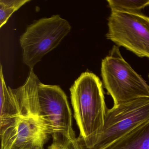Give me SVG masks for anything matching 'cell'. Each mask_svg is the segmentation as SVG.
<instances>
[{
	"label": "cell",
	"instance_id": "6da1fadb",
	"mask_svg": "<svg viewBox=\"0 0 149 149\" xmlns=\"http://www.w3.org/2000/svg\"><path fill=\"white\" fill-rule=\"evenodd\" d=\"M70 90L79 136L87 138L95 134L102 128L108 109L102 81L95 74L87 71Z\"/></svg>",
	"mask_w": 149,
	"mask_h": 149
},
{
	"label": "cell",
	"instance_id": "7a4b0ae2",
	"mask_svg": "<svg viewBox=\"0 0 149 149\" xmlns=\"http://www.w3.org/2000/svg\"><path fill=\"white\" fill-rule=\"evenodd\" d=\"M149 121V98L135 99L108 109L101 130L77 140L81 149H105Z\"/></svg>",
	"mask_w": 149,
	"mask_h": 149
},
{
	"label": "cell",
	"instance_id": "3957f363",
	"mask_svg": "<svg viewBox=\"0 0 149 149\" xmlns=\"http://www.w3.org/2000/svg\"><path fill=\"white\" fill-rule=\"evenodd\" d=\"M101 76L113 106L149 98V85L123 58L118 46H113L102 61Z\"/></svg>",
	"mask_w": 149,
	"mask_h": 149
},
{
	"label": "cell",
	"instance_id": "277c9868",
	"mask_svg": "<svg viewBox=\"0 0 149 149\" xmlns=\"http://www.w3.org/2000/svg\"><path fill=\"white\" fill-rule=\"evenodd\" d=\"M71 29L69 22L58 15L40 19L29 26L20 39L24 63L33 70L60 44Z\"/></svg>",
	"mask_w": 149,
	"mask_h": 149
},
{
	"label": "cell",
	"instance_id": "5b68a950",
	"mask_svg": "<svg viewBox=\"0 0 149 149\" xmlns=\"http://www.w3.org/2000/svg\"><path fill=\"white\" fill-rule=\"evenodd\" d=\"M38 95L41 118L54 141L66 143L75 138L72 113L64 91L57 85L39 81Z\"/></svg>",
	"mask_w": 149,
	"mask_h": 149
},
{
	"label": "cell",
	"instance_id": "8992f818",
	"mask_svg": "<svg viewBox=\"0 0 149 149\" xmlns=\"http://www.w3.org/2000/svg\"><path fill=\"white\" fill-rule=\"evenodd\" d=\"M108 26L107 39L149 59V17L141 13L111 12Z\"/></svg>",
	"mask_w": 149,
	"mask_h": 149
},
{
	"label": "cell",
	"instance_id": "52a82bcc",
	"mask_svg": "<svg viewBox=\"0 0 149 149\" xmlns=\"http://www.w3.org/2000/svg\"><path fill=\"white\" fill-rule=\"evenodd\" d=\"M49 134L40 118L21 116L0 129L1 149L33 145L43 148Z\"/></svg>",
	"mask_w": 149,
	"mask_h": 149
},
{
	"label": "cell",
	"instance_id": "ba28073f",
	"mask_svg": "<svg viewBox=\"0 0 149 149\" xmlns=\"http://www.w3.org/2000/svg\"><path fill=\"white\" fill-rule=\"evenodd\" d=\"M0 129L10 124L17 118L28 114L25 103L15 89L7 87L1 65L0 68Z\"/></svg>",
	"mask_w": 149,
	"mask_h": 149
},
{
	"label": "cell",
	"instance_id": "9c48e42d",
	"mask_svg": "<svg viewBox=\"0 0 149 149\" xmlns=\"http://www.w3.org/2000/svg\"><path fill=\"white\" fill-rule=\"evenodd\" d=\"M105 149H149V121L139 125Z\"/></svg>",
	"mask_w": 149,
	"mask_h": 149
},
{
	"label": "cell",
	"instance_id": "30bf717a",
	"mask_svg": "<svg viewBox=\"0 0 149 149\" xmlns=\"http://www.w3.org/2000/svg\"><path fill=\"white\" fill-rule=\"evenodd\" d=\"M111 12L139 13L149 6V0H108Z\"/></svg>",
	"mask_w": 149,
	"mask_h": 149
},
{
	"label": "cell",
	"instance_id": "8fae6325",
	"mask_svg": "<svg viewBox=\"0 0 149 149\" xmlns=\"http://www.w3.org/2000/svg\"><path fill=\"white\" fill-rule=\"evenodd\" d=\"M29 1L30 0H0V28L15 12Z\"/></svg>",
	"mask_w": 149,
	"mask_h": 149
},
{
	"label": "cell",
	"instance_id": "7c38bea8",
	"mask_svg": "<svg viewBox=\"0 0 149 149\" xmlns=\"http://www.w3.org/2000/svg\"><path fill=\"white\" fill-rule=\"evenodd\" d=\"M65 144L67 149H81L76 138L68 140Z\"/></svg>",
	"mask_w": 149,
	"mask_h": 149
},
{
	"label": "cell",
	"instance_id": "4fadbf2b",
	"mask_svg": "<svg viewBox=\"0 0 149 149\" xmlns=\"http://www.w3.org/2000/svg\"><path fill=\"white\" fill-rule=\"evenodd\" d=\"M48 149H67L65 143L54 141L53 143L49 146Z\"/></svg>",
	"mask_w": 149,
	"mask_h": 149
},
{
	"label": "cell",
	"instance_id": "5bb4252c",
	"mask_svg": "<svg viewBox=\"0 0 149 149\" xmlns=\"http://www.w3.org/2000/svg\"><path fill=\"white\" fill-rule=\"evenodd\" d=\"M10 149H43V148L36 146L29 145L21 147H13Z\"/></svg>",
	"mask_w": 149,
	"mask_h": 149
},
{
	"label": "cell",
	"instance_id": "9a60e30c",
	"mask_svg": "<svg viewBox=\"0 0 149 149\" xmlns=\"http://www.w3.org/2000/svg\"><path fill=\"white\" fill-rule=\"evenodd\" d=\"M148 77H149V75H148Z\"/></svg>",
	"mask_w": 149,
	"mask_h": 149
}]
</instances>
